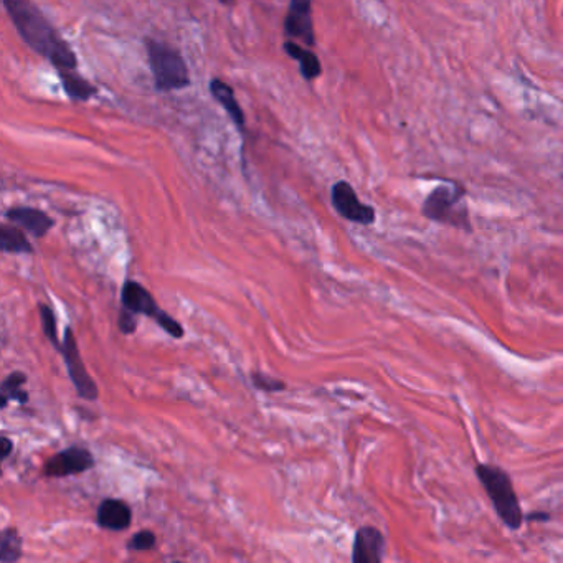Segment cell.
Wrapping results in <instances>:
<instances>
[{
	"label": "cell",
	"instance_id": "obj_16",
	"mask_svg": "<svg viewBox=\"0 0 563 563\" xmlns=\"http://www.w3.org/2000/svg\"><path fill=\"white\" fill-rule=\"evenodd\" d=\"M27 383V375L23 372H12L7 375L0 387V408H7L10 400L19 401L20 405L29 403V393L23 390Z\"/></svg>",
	"mask_w": 563,
	"mask_h": 563
},
{
	"label": "cell",
	"instance_id": "obj_19",
	"mask_svg": "<svg viewBox=\"0 0 563 563\" xmlns=\"http://www.w3.org/2000/svg\"><path fill=\"white\" fill-rule=\"evenodd\" d=\"M40 321H42V328H43V334L49 337L51 346H55V349L61 350V344L59 339V330H57V319H55V314L50 309L47 304H40Z\"/></svg>",
	"mask_w": 563,
	"mask_h": 563
},
{
	"label": "cell",
	"instance_id": "obj_1",
	"mask_svg": "<svg viewBox=\"0 0 563 563\" xmlns=\"http://www.w3.org/2000/svg\"><path fill=\"white\" fill-rule=\"evenodd\" d=\"M4 9L32 51L49 60L57 69H77V53L32 0H4Z\"/></svg>",
	"mask_w": 563,
	"mask_h": 563
},
{
	"label": "cell",
	"instance_id": "obj_4",
	"mask_svg": "<svg viewBox=\"0 0 563 563\" xmlns=\"http://www.w3.org/2000/svg\"><path fill=\"white\" fill-rule=\"evenodd\" d=\"M144 45L157 91L171 93L190 87L189 67L179 50L152 39L144 40Z\"/></svg>",
	"mask_w": 563,
	"mask_h": 563
},
{
	"label": "cell",
	"instance_id": "obj_18",
	"mask_svg": "<svg viewBox=\"0 0 563 563\" xmlns=\"http://www.w3.org/2000/svg\"><path fill=\"white\" fill-rule=\"evenodd\" d=\"M22 557V537L17 529L9 527L0 534V563H14Z\"/></svg>",
	"mask_w": 563,
	"mask_h": 563
},
{
	"label": "cell",
	"instance_id": "obj_7",
	"mask_svg": "<svg viewBox=\"0 0 563 563\" xmlns=\"http://www.w3.org/2000/svg\"><path fill=\"white\" fill-rule=\"evenodd\" d=\"M330 200H332L336 212L352 224H375V218H377L375 208L370 205L362 204L359 197L355 194V190H354V187L349 182L339 180V182L332 185Z\"/></svg>",
	"mask_w": 563,
	"mask_h": 563
},
{
	"label": "cell",
	"instance_id": "obj_10",
	"mask_svg": "<svg viewBox=\"0 0 563 563\" xmlns=\"http://www.w3.org/2000/svg\"><path fill=\"white\" fill-rule=\"evenodd\" d=\"M385 554V537L377 527L364 525L355 532L352 562L382 563Z\"/></svg>",
	"mask_w": 563,
	"mask_h": 563
},
{
	"label": "cell",
	"instance_id": "obj_24",
	"mask_svg": "<svg viewBox=\"0 0 563 563\" xmlns=\"http://www.w3.org/2000/svg\"><path fill=\"white\" fill-rule=\"evenodd\" d=\"M0 441H2V459H7L14 449V443L7 437H2Z\"/></svg>",
	"mask_w": 563,
	"mask_h": 563
},
{
	"label": "cell",
	"instance_id": "obj_15",
	"mask_svg": "<svg viewBox=\"0 0 563 563\" xmlns=\"http://www.w3.org/2000/svg\"><path fill=\"white\" fill-rule=\"evenodd\" d=\"M57 73H59L61 87L73 101H88V99L97 97V88L91 85L87 78H83L79 73H77V69H59Z\"/></svg>",
	"mask_w": 563,
	"mask_h": 563
},
{
	"label": "cell",
	"instance_id": "obj_9",
	"mask_svg": "<svg viewBox=\"0 0 563 563\" xmlns=\"http://www.w3.org/2000/svg\"><path fill=\"white\" fill-rule=\"evenodd\" d=\"M284 33L290 40L302 42L304 47L316 45L312 0H290V10L284 19Z\"/></svg>",
	"mask_w": 563,
	"mask_h": 563
},
{
	"label": "cell",
	"instance_id": "obj_11",
	"mask_svg": "<svg viewBox=\"0 0 563 563\" xmlns=\"http://www.w3.org/2000/svg\"><path fill=\"white\" fill-rule=\"evenodd\" d=\"M5 218L14 225H19L35 238H43L53 228V218L39 208L32 207H12L5 212Z\"/></svg>",
	"mask_w": 563,
	"mask_h": 563
},
{
	"label": "cell",
	"instance_id": "obj_21",
	"mask_svg": "<svg viewBox=\"0 0 563 563\" xmlns=\"http://www.w3.org/2000/svg\"><path fill=\"white\" fill-rule=\"evenodd\" d=\"M156 547V535L151 531H141L127 542V550L131 552H146Z\"/></svg>",
	"mask_w": 563,
	"mask_h": 563
},
{
	"label": "cell",
	"instance_id": "obj_25",
	"mask_svg": "<svg viewBox=\"0 0 563 563\" xmlns=\"http://www.w3.org/2000/svg\"><path fill=\"white\" fill-rule=\"evenodd\" d=\"M220 2H222V4H232L235 0H220Z\"/></svg>",
	"mask_w": 563,
	"mask_h": 563
},
{
	"label": "cell",
	"instance_id": "obj_23",
	"mask_svg": "<svg viewBox=\"0 0 563 563\" xmlns=\"http://www.w3.org/2000/svg\"><path fill=\"white\" fill-rule=\"evenodd\" d=\"M550 519V514L547 512H532V514H525V521L527 522H545Z\"/></svg>",
	"mask_w": 563,
	"mask_h": 563
},
{
	"label": "cell",
	"instance_id": "obj_12",
	"mask_svg": "<svg viewBox=\"0 0 563 563\" xmlns=\"http://www.w3.org/2000/svg\"><path fill=\"white\" fill-rule=\"evenodd\" d=\"M133 521L131 507L119 499H105L97 507V525L106 531H126Z\"/></svg>",
	"mask_w": 563,
	"mask_h": 563
},
{
	"label": "cell",
	"instance_id": "obj_2",
	"mask_svg": "<svg viewBox=\"0 0 563 563\" xmlns=\"http://www.w3.org/2000/svg\"><path fill=\"white\" fill-rule=\"evenodd\" d=\"M475 473L501 522L509 531H519L525 522V514L511 475L503 467L487 463H477Z\"/></svg>",
	"mask_w": 563,
	"mask_h": 563
},
{
	"label": "cell",
	"instance_id": "obj_22",
	"mask_svg": "<svg viewBox=\"0 0 563 563\" xmlns=\"http://www.w3.org/2000/svg\"><path fill=\"white\" fill-rule=\"evenodd\" d=\"M117 328H119V330H121L123 334H133V332H136V314L127 311V309L123 308V311L119 314V319H117Z\"/></svg>",
	"mask_w": 563,
	"mask_h": 563
},
{
	"label": "cell",
	"instance_id": "obj_17",
	"mask_svg": "<svg viewBox=\"0 0 563 563\" xmlns=\"http://www.w3.org/2000/svg\"><path fill=\"white\" fill-rule=\"evenodd\" d=\"M0 248L4 253H32L33 248L30 245L25 234L14 226L4 224L0 226Z\"/></svg>",
	"mask_w": 563,
	"mask_h": 563
},
{
	"label": "cell",
	"instance_id": "obj_14",
	"mask_svg": "<svg viewBox=\"0 0 563 563\" xmlns=\"http://www.w3.org/2000/svg\"><path fill=\"white\" fill-rule=\"evenodd\" d=\"M282 50L288 53V57H291L292 60H296L300 63L302 78L306 79V81H312V79L321 77V60L316 53H312L311 50L296 43L294 40L284 42Z\"/></svg>",
	"mask_w": 563,
	"mask_h": 563
},
{
	"label": "cell",
	"instance_id": "obj_3",
	"mask_svg": "<svg viewBox=\"0 0 563 563\" xmlns=\"http://www.w3.org/2000/svg\"><path fill=\"white\" fill-rule=\"evenodd\" d=\"M466 194V189L461 184L438 185L421 205V214L431 222L448 225L469 234L473 232V226L466 205H463Z\"/></svg>",
	"mask_w": 563,
	"mask_h": 563
},
{
	"label": "cell",
	"instance_id": "obj_6",
	"mask_svg": "<svg viewBox=\"0 0 563 563\" xmlns=\"http://www.w3.org/2000/svg\"><path fill=\"white\" fill-rule=\"evenodd\" d=\"M60 354L63 355L65 364H67V370H69V380L71 383L75 385L78 397L88 401H95L99 397V390H97V382L91 379V375L88 374L87 367H85V362L81 359V354H79L78 344L75 339V334L73 330L67 328L65 330V339L61 344V350Z\"/></svg>",
	"mask_w": 563,
	"mask_h": 563
},
{
	"label": "cell",
	"instance_id": "obj_5",
	"mask_svg": "<svg viewBox=\"0 0 563 563\" xmlns=\"http://www.w3.org/2000/svg\"><path fill=\"white\" fill-rule=\"evenodd\" d=\"M121 302L123 308L127 311L134 312V314H143L151 318L152 321L159 324L161 329H164L169 336H172L175 339H182L185 330L180 322L175 321L174 318H171L164 309H161L157 306L156 300L152 298V294L147 291L146 288L137 282H126L121 291Z\"/></svg>",
	"mask_w": 563,
	"mask_h": 563
},
{
	"label": "cell",
	"instance_id": "obj_13",
	"mask_svg": "<svg viewBox=\"0 0 563 563\" xmlns=\"http://www.w3.org/2000/svg\"><path fill=\"white\" fill-rule=\"evenodd\" d=\"M208 88H210V93H212L215 101L224 107L226 115L232 117L236 129L243 134L246 119H245V113H243V109L240 107V103L235 97L234 88L220 78L212 79Z\"/></svg>",
	"mask_w": 563,
	"mask_h": 563
},
{
	"label": "cell",
	"instance_id": "obj_8",
	"mask_svg": "<svg viewBox=\"0 0 563 563\" xmlns=\"http://www.w3.org/2000/svg\"><path fill=\"white\" fill-rule=\"evenodd\" d=\"M93 466L95 457L87 448L71 447L60 451L55 457H49L43 466V475L47 477L75 476L87 473Z\"/></svg>",
	"mask_w": 563,
	"mask_h": 563
},
{
	"label": "cell",
	"instance_id": "obj_20",
	"mask_svg": "<svg viewBox=\"0 0 563 563\" xmlns=\"http://www.w3.org/2000/svg\"><path fill=\"white\" fill-rule=\"evenodd\" d=\"M252 383L254 389L262 390L266 393H278L286 389V383L280 379L270 377L268 374L263 372H252Z\"/></svg>",
	"mask_w": 563,
	"mask_h": 563
}]
</instances>
